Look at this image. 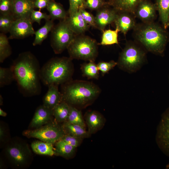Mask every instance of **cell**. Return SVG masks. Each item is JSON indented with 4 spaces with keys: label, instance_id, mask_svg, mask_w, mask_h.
I'll return each mask as SVG.
<instances>
[{
    "label": "cell",
    "instance_id": "1",
    "mask_svg": "<svg viewBox=\"0 0 169 169\" xmlns=\"http://www.w3.org/2000/svg\"><path fill=\"white\" fill-rule=\"evenodd\" d=\"M19 89L26 96L39 95L41 92L39 62L31 52L20 54L11 66Z\"/></svg>",
    "mask_w": 169,
    "mask_h": 169
},
{
    "label": "cell",
    "instance_id": "2",
    "mask_svg": "<svg viewBox=\"0 0 169 169\" xmlns=\"http://www.w3.org/2000/svg\"><path fill=\"white\" fill-rule=\"evenodd\" d=\"M134 36L147 51L162 56L169 41V34L162 25L154 22L136 24Z\"/></svg>",
    "mask_w": 169,
    "mask_h": 169
},
{
    "label": "cell",
    "instance_id": "3",
    "mask_svg": "<svg viewBox=\"0 0 169 169\" xmlns=\"http://www.w3.org/2000/svg\"><path fill=\"white\" fill-rule=\"evenodd\" d=\"M61 85L63 101L74 107L87 105L101 92L97 85L86 81L72 79Z\"/></svg>",
    "mask_w": 169,
    "mask_h": 169
},
{
    "label": "cell",
    "instance_id": "4",
    "mask_svg": "<svg viewBox=\"0 0 169 169\" xmlns=\"http://www.w3.org/2000/svg\"><path fill=\"white\" fill-rule=\"evenodd\" d=\"M74 72V65L70 58H53L41 68V81L48 86L62 85L72 80Z\"/></svg>",
    "mask_w": 169,
    "mask_h": 169
},
{
    "label": "cell",
    "instance_id": "5",
    "mask_svg": "<svg viewBox=\"0 0 169 169\" xmlns=\"http://www.w3.org/2000/svg\"><path fill=\"white\" fill-rule=\"evenodd\" d=\"M146 51L138 43L128 41L119 54L117 65L120 69L128 73L136 72L146 62Z\"/></svg>",
    "mask_w": 169,
    "mask_h": 169
},
{
    "label": "cell",
    "instance_id": "6",
    "mask_svg": "<svg viewBox=\"0 0 169 169\" xmlns=\"http://www.w3.org/2000/svg\"><path fill=\"white\" fill-rule=\"evenodd\" d=\"M98 45L95 39L88 36L76 35L67 49L69 57L95 62L98 54Z\"/></svg>",
    "mask_w": 169,
    "mask_h": 169
},
{
    "label": "cell",
    "instance_id": "7",
    "mask_svg": "<svg viewBox=\"0 0 169 169\" xmlns=\"http://www.w3.org/2000/svg\"><path fill=\"white\" fill-rule=\"evenodd\" d=\"M51 32V46L57 54L67 49L76 35L69 27L65 19L60 20Z\"/></svg>",
    "mask_w": 169,
    "mask_h": 169
},
{
    "label": "cell",
    "instance_id": "8",
    "mask_svg": "<svg viewBox=\"0 0 169 169\" xmlns=\"http://www.w3.org/2000/svg\"><path fill=\"white\" fill-rule=\"evenodd\" d=\"M55 120L51 121L38 128L24 131L23 135L28 138H36L54 144L66 134L63 125H60Z\"/></svg>",
    "mask_w": 169,
    "mask_h": 169
},
{
    "label": "cell",
    "instance_id": "9",
    "mask_svg": "<svg viewBox=\"0 0 169 169\" xmlns=\"http://www.w3.org/2000/svg\"><path fill=\"white\" fill-rule=\"evenodd\" d=\"M156 141L161 150L169 157V106L161 115L157 128Z\"/></svg>",
    "mask_w": 169,
    "mask_h": 169
},
{
    "label": "cell",
    "instance_id": "10",
    "mask_svg": "<svg viewBox=\"0 0 169 169\" xmlns=\"http://www.w3.org/2000/svg\"><path fill=\"white\" fill-rule=\"evenodd\" d=\"M5 152L10 160L18 166L26 164L31 155L30 150L27 145L18 143L8 146Z\"/></svg>",
    "mask_w": 169,
    "mask_h": 169
},
{
    "label": "cell",
    "instance_id": "11",
    "mask_svg": "<svg viewBox=\"0 0 169 169\" xmlns=\"http://www.w3.org/2000/svg\"><path fill=\"white\" fill-rule=\"evenodd\" d=\"M33 23L30 18L15 19L13 22L9 33V39H23L34 34Z\"/></svg>",
    "mask_w": 169,
    "mask_h": 169
},
{
    "label": "cell",
    "instance_id": "12",
    "mask_svg": "<svg viewBox=\"0 0 169 169\" xmlns=\"http://www.w3.org/2000/svg\"><path fill=\"white\" fill-rule=\"evenodd\" d=\"M156 11L155 4L148 0H141L137 6L134 14L142 23H150L154 22L156 18Z\"/></svg>",
    "mask_w": 169,
    "mask_h": 169
},
{
    "label": "cell",
    "instance_id": "13",
    "mask_svg": "<svg viewBox=\"0 0 169 169\" xmlns=\"http://www.w3.org/2000/svg\"><path fill=\"white\" fill-rule=\"evenodd\" d=\"M118 13L115 9L106 6L97 10L95 16L96 28L103 32L107 25L114 23Z\"/></svg>",
    "mask_w": 169,
    "mask_h": 169
},
{
    "label": "cell",
    "instance_id": "14",
    "mask_svg": "<svg viewBox=\"0 0 169 169\" xmlns=\"http://www.w3.org/2000/svg\"><path fill=\"white\" fill-rule=\"evenodd\" d=\"M134 15L127 12H118L114 22L115 28L125 35L130 30L134 29L136 24Z\"/></svg>",
    "mask_w": 169,
    "mask_h": 169
},
{
    "label": "cell",
    "instance_id": "15",
    "mask_svg": "<svg viewBox=\"0 0 169 169\" xmlns=\"http://www.w3.org/2000/svg\"><path fill=\"white\" fill-rule=\"evenodd\" d=\"M53 116V110L43 105L36 109L29 126L32 129H37L50 122Z\"/></svg>",
    "mask_w": 169,
    "mask_h": 169
},
{
    "label": "cell",
    "instance_id": "16",
    "mask_svg": "<svg viewBox=\"0 0 169 169\" xmlns=\"http://www.w3.org/2000/svg\"><path fill=\"white\" fill-rule=\"evenodd\" d=\"M34 0H13L12 14L15 19L30 18L35 8Z\"/></svg>",
    "mask_w": 169,
    "mask_h": 169
},
{
    "label": "cell",
    "instance_id": "17",
    "mask_svg": "<svg viewBox=\"0 0 169 169\" xmlns=\"http://www.w3.org/2000/svg\"><path fill=\"white\" fill-rule=\"evenodd\" d=\"M65 20L70 28L76 35L83 34L90 27L83 19L80 10L68 16Z\"/></svg>",
    "mask_w": 169,
    "mask_h": 169
},
{
    "label": "cell",
    "instance_id": "18",
    "mask_svg": "<svg viewBox=\"0 0 169 169\" xmlns=\"http://www.w3.org/2000/svg\"><path fill=\"white\" fill-rule=\"evenodd\" d=\"M58 86L52 84L48 86V89L43 99V105L52 110L63 101V97L58 89Z\"/></svg>",
    "mask_w": 169,
    "mask_h": 169
},
{
    "label": "cell",
    "instance_id": "19",
    "mask_svg": "<svg viewBox=\"0 0 169 169\" xmlns=\"http://www.w3.org/2000/svg\"><path fill=\"white\" fill-rule=\"evenodd\" d=\"M88 131L91 134L95 133L104 125V118L98 112L95 110L86 113L85 116Z\"/></svg>",
    "mask_w": 169,
    "mask_h": 169
},
{
    "label": "cell",
    "instance_id": "20",
    "mask_svg": "<svg viewBox=\"0 0 169 169\" xmlns=\"http://www.w3.org/2000/svg\"><path fill=\"white\" fill-rule=\"evenodd\" d=\"M141 0H111L108 3L118 12H127L134 14Z\"/></svg>",
    "mask_w": 169,
    "mask_h": 169
},
{
    "label": "cell",
    "instance_id": "21",
    "mask_svg": "<svg viewBox=\"0 0 169 169\" xmlns=\"http://www.w3.org/2000/svg\"><path fill=\"white\" fill-rule=\"evenodd\" d=\"M46 8L51 19L53 21L56 19L64 20L68 16L67 13L63 6L54 0H50Z\"/></svg>",
    "mask_w": 169,
    "mask_h": 169
},
{
    "label": "cell",
    "instance_id": "22",
    "mask_svg": "<svg viewBox=\"0 0 169 169\" xmlns=\"http://www.w3.org/2000/svg\"><path fill=\"white\" fill-rule=\"evenodd\" d=\"M155 5L162 25L166 29L169 27V0H156Z\"/></svg>",
    "mask_w": 169,
    "mask_h": 169
},
{
    "label": "cell",
    "instance_id": "23",
    "mask_svg": "<svg viewBox=\"0 0 169 169\" xmlns=\"http://www.w3.org/2000/svg\"><path fill=\"white\" fill-rule=\"evenodd\" d=\"M66 134L77 137L82 139L89 137L90 134L87 131L85 126L76 124L64 122L63 125Z\"/></svg>",
    "mask_w": 169,
    "mask_h": 169
},
{
    "label": "cell",
    "instance_id": "24",
    "mask_svg": "<svg viewBox=\"0 0 169 169\" xmlns=\"http://www.w3.org/2000/svg\"><path fill=\"white\" fill-rule=\"evenodd\" d=\"M53 144L40 140L31 143V147L33 152L36 154L52 156L55 154Z\"/></svg>",
    "mask_w": 169,
    "mask_h": 169
},
{
    "label": "cell",
    "instance_id": "25",
    "mask_svg": "<svg viewBox=\"0 0 169 169\" xmlns=\"http://www.w3.org/2000/svg\"><path fill=\"white\" fill-rule=\"evenodd\" d=\"M54 26L53 20L50 19L46 21L44 25L35 31V38L33 43V46L41 45L47 38L49 33L51 31Z\"/></svg>",
    "mask_w": 169,
    "mask_h": 169
},
{
    "label": "cell",
    "instance_id": "26",
    "mask_svg": "<svg viewBox=\"0 0 169 169\" xmlns=\"http://www.w3.org/2000/svg\"><path fill=\"white\" fill-rule=\"evenodd\" d=\"M70 105L62 101L53 109V116L58 123L64 122L67 121L70 110Z\"/></svg>",
    "mask_w": 169,
    "mask_h": 169
},
{
    "label": "cell",
    "instance_id": "27",
    "mask_svg": "<svg viewBox=\"0 0 169 169\" xmlns=\"http://www.w3.org/2000/svg\"><path fill=\"white\" fill-rule=\"evenodd\" d=\"M76 149L61 139L55 143V155L66 158H71L74 155Z\"/></svg>",
    "mask_w": 169,
    "mask_h": 169
},
{
    "label": "cell",
    "instance_id": "28",
    "mask_svg": "<svg viewBox=\"0 0 169 169\" xmlns=\"http://www.w3.org/2000/svg\"><path fill=\"white\" fill-rule=\"evenodd\" d=\"M80 69L84 76L89 79H98L99 70L94 62L83 63L81 65Z\"/></svg>",
    "mask_w": 169,
    "mask_h": 169
},
{
    "label": "cell",
    "instance_id": "29",
    "mask_svg": "<svg viewBox=\"0 0 169 169\" xmlns=\"http://www.w3.org/2000/svg\"><path fill=\"white\" fill-rule=\"evenodd\" d=\"M9 38L5 34L0 33V62L2 63L12 54L11 47Z\"/></svg>",
    "mask_w": 169,
    "mask_h": 169
},
{
    "label": "cell",
    "instance_id": "30",
    "mask_svg": "<svg viewBox=\"0 0 169 169\" xmlns=\"http://www.w3.org/2000/svg\"><path fill=\"white\" fill-rule=\"evenodd\" d=\"M118 29L115 28V30L110 29L105 30L103 32L100 44L102 45H109L118 44Z\"/></svg>",
    "mask_w": 169,
    "mask_h": 169
},
{
    "label": "cell",
    "instance_id": "31",
    "mask_svg": "<svg viewBox=\"0 0 169 169\" xmlns=\"http://www.w3.org/2000/svg\"><path fill=\"white\" fill-rule=\"evenodd\" d=\"M14 80L15 77L13 69L10 68L0 67V87L10 84Z\"/></svg>",
    "mask_w": 169,
    "mask_h": 169
},
{
    "label": "cell",
    "instance_id": "32",
    "mask_svg": "<svg viewBox=\"0 0 169 169\" xmlns=\"http://www.w3.org/2000/svg\"><path fill=\"white\" fill-rule=\"evenodd\" d=\"M70 106V112L66 122L85 126V122L81 112L75 107Z\"/></svg>",
    "mask_w": 169,
    "mask_h": 169
},
{
    "label": "cell",
    "instance_id": "33",
    "mask_svg": "<svg viewBox=\"0 0 169 169\" xmlns=\"http://www.w3.org/2000/svg\"><path fill=\"white\" fill-rule=\"evenodd\" d=\"M15 20L12 14L0 15V31L1 33L5 34L9 32L12 25Z\"/></svg>",
    "mask_w": 169,
    "mask_h": 169
},
{
    "label": "cell",
    "instance_id": "34",
    "mask_svg": "<svg viewBox=\"0 0 169 169\" xmlns=\"http://www.w3.org/2000/svg\"><path fill=\"white\" fill-rule=\"evenodd\" d=\"M109 5L108 3L103 0H86L84 8L91 10H98L100 8Z\"/></svg>",
    "mask_w": 169,
    "mask_h": 169
},
{
    "label": "cell",
    "instance_id": "35",
    "mask_svg": "<svg viewBox=\"0 0 169 169\" xmlns=\"http://www.w3.org/2000/svg\"><path fill=\"white\" fill-rule=\"evenodd\" d=\"M85 0H69V16H71L78 12L82 8H84Z\"/></svg>",
    "mask_w": 169,
    "mask_h": 169
},
{
    "label": "cell",
    "instance_id": "36",
    "mask_svg": "<svg viewBox=\"0 0 169 169\" xmlns=\"http://www.w3.org/2000/svg\"><path fill=\"white\" fill-rule=\"evenodd\" d=\"M117 65V62L113 60L109 62H100L97 64L99 70L103 75L108 73Z\"/></svg>",
    "mask_w": 169,
    "mask_h": 169
},
{
    "label": "cell",
    "instance_id": "37",
    "mask_svg": "<svg viewBox=\"0 0 169 169\" xmlns=\"http://www.w3.org/2000/svg\"><path fill=\"white\" fill-rule=\"evenodd\" d=\"M30 18L33 23L36 22L39 25L40 24L42 19H44L46 21L51 19L49 15L45 13L41 12L40 10H35L34 9L32 11Z\"/></svg>",
    "mask_w": 169,
    "mask_h": 169
},
{
    "label": "cell",
    "instance_id": "38",
    "mask_svg": "<svg viewBox=\"0 0 169 169\" xmlns=\"http://www.w3.org/2000/svg\"><path fill=\"white\" fill-rule=\"evenodd\" d=\"M13 3V0H0V14H12Z\"/></svg>",
    "mask_w": 169,
    "mask_h": 169
},
{
    "label": "cell",
    "instance_id": "39",
    "mask_svg": "<svg viewBox=\"0 0 169 169\" xmlns=\"http://www.w3.org/2000/svg\"><path fill=\"white\" fill-rule=\"evenodd\" d=\"M79 10L83 19L86 23L90 27L96 28L95 16L90 13L87 11L84 8H81Z\"/></svg>",
    "mask_w": 169,
    "mask_h": 169
},
{
    "label": "cell",
    "instance_id": "40",
    "mask_svg": "<svg viewBox=\"0 0 169 169\" xmlns=\"http://www.w3.org/2000/svg\"><path fill=\"white\" fill-rule=\"evenodd\" d=\"M61 140L76 148L80 145L83 139L69 134H66L62 138Z\"/></svg>",
    "mask_w": 169,
    "mask_h": 169
},
{
    "label": "cell",
    "instance_id": "41",
    "mask_svg": "<svg viewBox=\"0 0 169 169\" xmlns=\"http://www.w3.org/2000/svg\"><path fill=\"white\" fill-rule=\"evenodd\" d=\"M50 0H34V7L40 10L46 8Z\"/></svg>",
    "mask_w": 169,
    "mask_h": 169
},
{
    "label": "cell",
    "instance_id": "42",
    "mask_svg": "<svg viewBox=\"0 0 169 169\" xmlns=\"http://www.w3.org/2000/svg\"><path fill=\"white\" fill-rule=\"evenodd\" d=\"M5 136V131L4 128L1 125L0 126V140L2 141H3Z\"/></svg>",
    "mask_w": 169,
    "mask_h": 169
},
{
    "label": "cell",
    "instance_id": "43",
    "mask_svg": "<svg viewBox=\"0 0 169 169\" xmlns=\"http://www.w3.org/2000/svg\"><path fill=\"white\" fill-rule=\"evenodd\" d=\"M7 113L3 110L1 108H0V116L5 117L7 116Z\"/></svg>",
    "mask_w": 169,
    "mask_h": 169
},
{
    "label": "cell",
    "instance_id": "44",
    "mask_svg": "<svg viewBox=\"0 0 169 169\" xmlns=\"http://www.w3.org/2000/svg\"><path fill=\"white\" fill-rule=\"evenodd\" d=\"M0 105H2L3 103V98L1 95H0Z\"/></svg>",
    "mask_w": 169,
    "mask_h": 169
},
{
    "label": "cell",
    "instance_id": "45",
    "mask_svg": "<svg viewBox=\"0 0 169 169\" xmlns=\"http://www.w3.org/2000/svg\"><path fill=\"white\" fill-rule=\"evenodd\" d=\"M168 81H169V75L168 76Z\"/></svg>",
    "mask_w": 169,
    "mask_h": 169
},
{
    "label": "cell",
    "instance_id": "46",
    "mask_svg": "<svg viewBox=\"0 0 169 169\" xmlns=\"http://www.w3.org/2000/svg\"></svg>",
    "mask_w": 169,
    "mask_h": 169
}]
</instances>
